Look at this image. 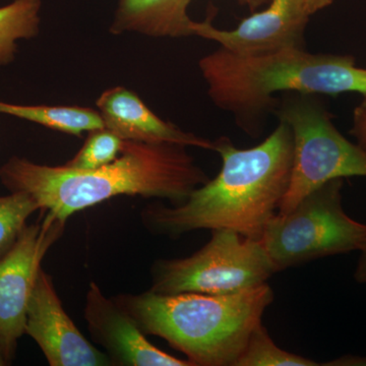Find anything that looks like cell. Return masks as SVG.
I'll return each mask as SVG.
<instances>
[{
	"instance_id": "6da1fadb",
	"label": "cell",
	"mask_w": 366,
	"mask_h": 366,
	"mask_svg": "<svg viewBox=\"0 0 366 366\" xmlns=\"http://www.w3.org/2000/svg\"><path fill=\"white\" fill-rule=\"evenodd\" d=\"M183 144L125 141L117 160L95 169L43 165L9 158L0 167V182L11 192L30 194L40 211L66 222L69 217L117 196L187 201L209 182Z\"/></svg>"
},
{
	"instance_id": "7a4b0ae2",
	"label": "cell",
	"mask_w": 366,
	"mask_h": 366,
	"mask_svg": "<svg viewBox=\"0 0 366 366\" xmlns=\"http://www.w3.org/2000/svg\"><path fill=\"white\" fill-rule=\"evenodd\" d=\"M214 144L222 158L220 172L182 204L146 207L142 218L151 232L178 237L202 229H227L252 239L261 238L290 182V127L280 120L269 137L254 148H236L228 137H220Z\"/></svg>"
},
{
	"instance_id": "3957f363",
	"label": "cell",
	"mask_w": 366,
	"mask_h": 366,
	"mask_svg": "<svg viewBox=\"0 0 366 366\" xmlns=\"http://www.w3.org/2000/svg\"><path fill=\"white\" fill-rule=\"evenodd\" d=\"M211 100L232 113L247 134H259L262 115L277 106L278 92L366 95V69L347 55L312 54L303 47L239 55L220 47L199 60Z\"/></svg>"
},
{
	"instance_id": "277c9868",
	"label": "cell",
	"mask_w": 366,
	"mask_h": 366,
	"mask_svg": "<svg viewBox=\"0 0 366 366\" xmlns=\"http://www.w3.org/2000/svg\"><path fill=\"white\" fill-rule=\"evenodd\" d=\"M113 298L144 334L162 338L192 366H235L274 295L264 283L229 295L149 290Z\"/></svg>"
},
{
	"instance_id": "5b68a950",
	"label": "cell",
	"mask_w": 366,
	"mask_h": 366,
	"mask_svg": "<svg viewBox=\"0 0 366 366\" xmlns=\"http://www.w3.org/2000/svg\"><path fill=\"white\" fill-rule=\"evenodd\" d=\"M343 180L334 179L308 194L287 213L269 221L259 238L274 273L331 255L362 250L366 224L342 206Z\"/></svg>"
},
{
	"instance_id": "8992f818",
	"label": "cell",
	"mask_w": 366,
	"mask_h": 366,
	"mask_svg": "<svg viewBox=\"0 0 366 366\" xmlns=\"http://www.w3.org/2000/svg\"><path fill=\"white\" fill-rule=\"evenodd\" d=\"M290 127L292 168L278 213H287L325 183L344 177H366V155L332 122V115L310 94L286 93L277 112Z\"/></svg>"
},
{
	"instance_id": "52a82bcc",
	"label": "cell",
	"mask_w": 366,
	"mask_h": 366,
	"mask_svg": "<svg viewBox=\"0 0 366 366\" xmlns=\"http://www.w3.org/2000/svg\"><path fill=\"white\" fill-rule=\"evenodd\" d=\"M273 274L259 239L218 229L194 254L156 262L150 290L160 295H229L262 285Z\"/></svg>"
},
{
	"instance_id": "ba28073f",
	"label": "cell",
	"mask_w": 366,
	"mask_h": 366,
	"mask_svg": "<svg viewBox=\"0 0 366 366\" xmlns=\"http://www.w3.org/2000/svg\"><path fill=\"white\" fill-rule=\"evenodd\" d=\"M42 216L21 231L11 249L0 259V349L11 362L26 333V310L48 250L64 235L66 222Z\"/></svg>"
},
{
	"instance_id": "9c48e42d",
	"label": "cell",
	"mask_w": 366,
	"mask_h": 366,
	"mask_svg": "<svg viewBox=\"0 0 366 366\" xmlns=\"http://www.w3.org/2000/svg\"><path fill=\"white\" fill-rule=\"evenodd\" d=\"M25 332L39 346L49 365H112L107 354L92 345L66 314L51 276L43 269L29 301Z\"/></svg>"
},
{
	"instance_id": "30bf717a",
	"label": "cell",
	"mask_w": 366,
	"mask_h": 366,
	"mask_svg": "<svg viewBox=\"0 0 366 366\" xmlns=\"http://www.w3.org/2000/svg\"><path fill=\"white\" fill-rule=\"evenodd\" d=\"M264 11L243 20L234 30L212 25L211 19L192 23L194 36L213 40L239 55H261L303 47V34L312 16L305 0H269Z\"/></svg>"
},
{
	"instance_id": "8fae6325",
	"label": "cell",
	"mask_w": 366,
	"mask_h": 366,
	"mask_svg": "<svg viewBox=\"0 0 366 366\" xmlns=\"http://www.w3.org/2000/svg\"><path fill=\"white\" fill-rule=\"evenodd\" d=\"M84 315L92 338L105 349L112 365L192 366L152 344L134 317L95 282L89 285Z\"/></svg>"
},
{
	"instance_id": "7c38bea8",
	"label": "cell",
	"mask_w": 366,
	"mask_h": 366,
	"mask_svg": "<svg viewBox=\"0 0 366 366\" xmlns=\"http://www.w3.org/2000/svg\"><path fill=\"white\" fill-rule=\"evenodd\" d=\"M106 129L124 141L171 143L214 151L213 141L180 129L161 119L137 94L124 86L108 89L96 101Z\"/></svg>"
},
{
	"instance_id": "4fadbf2b",
	"label": "cell",
	"mask_w": 366,
	"mask_h": 366,
	"mask_svg": "<svg viewBox=\"0 0 366 366\" xmlns=\"http://www.w3.org/2000/svg\"><path fill=\"white\" fill-rule=\"evenodd\" d=\"M192 0H118L110 33L155 38L194 36L189 14Z\"/></svg>"
},
{
	"instance_id": "5bb4252c",
	"label": "cell",
	"mask_w": 366,
	"mask_h": 366,
	"mask_svg": "<svg viewBox=\"0 0 366 366\" xmlns=\"http://www.w3.org/2000/svg\"><path fill=\"white\" fill-rule=\"evenodd\" d=\"M0 114L21 118L76 137L104 127L97 109L81 106L19 105L0 101Z\"/></svg>"
},
{
	"instance_id": "9a60e30c",
	"label": "cell",
	"mask_w": 366,
	"mask_h": 366,
	"mask_svg": "<svg viewBox=\"0 0 366 366\" xmlns=\"http://www.w3.org/2000/svg\"><path fill=\"white\" fill-rule=\"evenodd\" d=\"M41 9L42 0H14L0 7V67L14 61L18 41L39 35Z\"/></svg>"
},
{
	"instance_id": "2e32d148",
	"label": "cell",
	"mask_w": 366,
	"mask_h": 366,
	"mask_svg": "<svg viewBox=\"0 0 366 366\" xmlns=\"http://www.w3.org/2000/svg\"><path fill=\"white\" fill-rule=\"evenodd\" d=\"M322 363L280 348L262 325L250 335L235 366H317Z\"/></svg>"
},
{
	"instance_id": "e0dca14e",
	"label": "cell",
	"mask_w": 366,
	"mask_h": 366,
	"mask_svg": "<svg viewBox=\"0 0 366 366\" xmlns=\"http://www.w3.org/2000/svg\"><path fill=\"white\" fill-rule=\"evenodd\" d=\"M39 209L35 199L26 192L0 197V259L14 247L30 216Z\"/></svg>"
},
{
	"instance_id": "ac0fdd59",
	"label": "cell",
	"mask_w": 366,
	"mask_h": 366,
	"mask_svg": "<svg viewBox=\"0 0 366 366\" xmlns=\"http://www.w3.org/2000/svg\"><path fill=\"white\" fill-rule=\"evenodd\" d=\"M88 134L83 147L66 163L69 167L95 169L113 162L122 154L125 141L110 129L104 127L93 129Z\"/></svg>"
},
{
	"instance_id": "d6986e66",
	"label": "cell",
	"mask_w": 366,
	"mask_h": 366,
	"mask_svg": "<svg viewBox=\"0 0 366 366\" xmlns=\"http://www.w3.org/2000/svg\"><path fill=\"white\" fill-rule=\"evenodd\" d=\"M351 134L357 141L358 147L366 155V95L365 100L355 108L353 113V127Z\"/></svg>"
},
{
	"instance_id": "ffe728a7",
	"label": "cell",
	"mask_w": 366,
	"mask_h": 366,
	"mask_svg": "<svg viewBox=\"0 0 366 366\" xmlns=\"http://www.w3.org/2000/svg\"><path fill=\"white\" fill-rule=\"evenodd\" d=\"M354 277L358 283H366V247L361 250L360 259L358 261Z\"/></svg>"
},
{
	"instance_id": "44dd1931",
	"label": "cell",
	"mask_w": 366,
	"mask_h": 366,
	"mask_svg": "<svg viewBox=\"0 0 366 366\" xmlns=\"http://www.w3.org/2000/svg\"><path fill=\"white\" fill-rule=\"evenodd\" d=\"M310 14H314L317 11H322L326 7L331 6L334 0H305Z\"/></svg>"
},
{
	"instance_id": "7402d4cb",
	"label": "cell",
	"mask_w": 366,
	"mask_h": 366,
	"mask_svg": "<svg viewBox=\"0 0 366 366\" xmlns=\"http://www.w3.org/2000/svg\"><path fill=\"white\" fill-rule=\"evenodd\" d=\"M238 1L242 4H245V6L250 7L252 9H254L262 6V4H264V2L268 1V0H238Z\"/></svg>"
},
{
	"instance_id": "603a6c76",
	"label": "cell",
	"mask_w": 366,
	"mask_h": 366,
	"mask_svg": "<svg viewBox=\"0 0 366 366\" xmlns=\"http://www.w3.org/2000/svg\"><path fill=\"white\" fill-rule=\"evenodd\" d=\"M9 361L7 360L6 355H4V352H2L1 349H0V366L7 365H9Z\"/></svg>"
}]
</instances>
